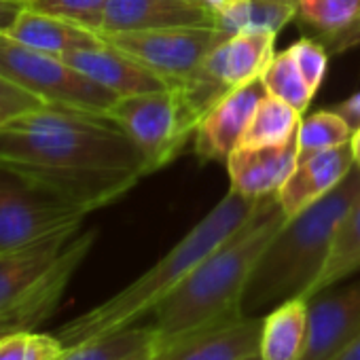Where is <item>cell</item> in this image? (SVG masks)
Returning a JSON list of instances; mask_svg holds the SVG:
<instances>
[{
  "label": "cell",
  "instance_id": "8",
  "mask_svg": "<svg viewBox=\"0 0 360 360\" xmlns=\"http://www.w3.org/2000/svg\"><path fill=\"white\" fill-rule=\"evenodd\" d=\"M85 212L24 180L0 172V250L30 244L53 231L83 225Z\"/></svg>",
  "mask_w": 360,
  "mask_h": 360
},
{
  "label": "cell",
  "instance_id": "33",
  "mask_svg": "<svg viewBox=\"0 0 360 360\" xmlns=\"http://www.w3.org/2000/svg\"><path fill=\"white\" fill-rule=\"evenodd\" d=\"M333 110L345 119V123L352 127V131H356V129L360 127V91H356V94H352L347 100L335 104Z\"/></svg>",
  "mask_w": 360,
  "mask_h": 360
},
{
  "label": "cell",
  "instance_id": "14",
  "mask_svg": "<svg viewBox=\"0 0 360 360\" xmlns=\"http://www.w3.org/2000/svg\"><path fill=\"white\" fill-rule=\"evenodd\" d=\"M297 136L276 146H238L227 159L231 191L255 202L276 195L297 167Z\"/></svg>",
  "mask_w": 360,
  "mask_h": 360
},
{
  "label": "cell",
  "instance_id": "24",
  "mask_svg": "<svg viewBox=\"0 0 360 360\" xmlns=\"http://www.w3.org/2000/svg\"><path fill=\"white\" fill-rule=\"evenodd\" d=\"M301 117L303 115L297 112L292 106H288L286 102L267 94L259 102V106L242 136L240 146L257 148V146L284 144L297 136Z\"/></svg>",
  "mask_w": 360,
  "mask_h": 360
},
{
  "label": "cell",
  "instance_id": "7",
  "mask_svg": "<svg viewBox=\"0 0 360 360\" xmlns=\"http://www.w3.org/2000/svg\"><path fill=\"white\" fill-rule=\"evenodd\" d=\"M110 45L140 62L159 77L165 87H178L204 64L210 51L225 41L214 26H180L146 32H121L104 37Z\"/></svg>",
  "mask_w": 360,
  "mask_h": 360
},
{
  "label": "cell",
  "instance_id": "36",
  "mask_svg": "<svg viewBox=\"0 0 360 360\" xmlns=\"http://www.w3.org/2000/svg\"><path fill=\"white\" fill-rule=\"evenodd\" d=\"M356 45H360V24L341 41V45L337 47V53H343V51H347V49H352V47H356Z\"/></svg>",
  "mask_w": 360,
  "mask_h": 360
},
{
  "label": "cell",
  "instance_id": "15",
  "mask_svg": "<svg viewBox=\"0 0 360 360\" xmlns=\"http://www.w3.org/2000/svg\"><path fill=\"white\" fill-rule=\"evenodd\" d=\"M81 233V225L43 236L30 244L0 250V307L28 292Z\"/></svg>",
  "mask_w": 360,
  "mask_h": 360
},
{
  "label": "cell",
  "instance_id": "38",
  "mask_svg": "<svg viewBox=\"0 0 360 360\" xmlns=\"http://www.w3.org/2000/svg\"><path fill=\"white\" fill-rule=\"evenodd\" d=\"M231 3H236V0H204V5H206V7H210V9H212V13L221 11L223 7H227V5H231Z\"/></svg>",
  "mask_w": 360,
  "mask_h": 360
},
{
  "label": "cell",
  "instance_id": "9",
  "mask_svg": "<svg viewBox=\"0 0 360 360\" xmlns=\"http://www.w3.org/2000/svg\"><path fill=\"white\" fill-rule=\"evenodd\" d=\"M98 238L96 229L81 231L62 252L58 263L22 297L0 307V341L13 333L37 330L60 305L72 276L94 248Z\"/></svg>",
  "mask_w": 360,
  "mask_h": 360
},
{
  "label": "cell",
  "instance_id": "23",
  "mask_svg": "<svg viewBox=\"0 0 360 360\" xmlns=\"http://www.w3.org/2000/svg\"><path fill=\"white\" fill-rule=\"evenodd\" d=\"M360 271V198L358 202L347 210V214L341 219L333 246L328 252V259L305 292V299H311L314 295L335 286L337 282H343L352 274Z\"/></svg>",
  "mask_w": 360,
  "mask_h": 360
},
{
  "label": "cell",
  "instance_id": "5",
  "mask_svg": "<svg viewBox=\"0 0 360 360\" xmlns=\"http://www.w3.org/2000/svg\"><path fill=\"white\" fill-rule=\"evenodd\" d=\"M0 75L37 96L43 104L108 115L119 100L117 94L94 83L66 60L26 47L7 34H0Z\"/></svg>",
  "mask_w": 360,
  "mask_h": 360
},
{
  "label": "cell",
  "instance_id": "16",
  "mask_svg": "<svg viewBox=\"0 0 360 360\" xmlns=\"http://www.w3.org/2000/svg\"><path fill=\"white\" fill-rule=\"evenodd\" d=\"M62 60H66L72 68L83 72L94 83L117 94L119 98L165 89V83L159 77H155L140 62L110 45L104 37L100 43L77 49Z\"/></svg>",
  "mask_w": 360,
  "mask_h": 360
},
{
  "label": "cell",
  "instance_id": "11",
  "mask_svg": "<svg viewBox=\"0 0 360 360\" xmlns=\"http://www.w3.org/2000/svg\"><path fill=\"white\" fill-rule=\"evenodd\" d=\"M307 345L301 360H328L360 335V280L307 299Z\"/></svg>",
  "mask_w": 360,
  "mask_h": 360
},
{
  "label": "cell",
  "instance_id": "2",
  "mask_svg": "<svg viewBox=\"0 0 360 360\" xmlns=\"http://www.w3.org/2000/svg\"><path fill=\"white\" fill-rule=\"evenodd\" d=\"M284 221L278 195L261 200L255 214L155 307L150 326L157 345H172L198 330L244 316L242 301L250 276Z\"/></svg>",
  "mask_w": 360,
  "mask_h": 360
},
{
  "label": "cell",
  "instance_id": "13",
  "mask_svg": "<svg viewBox=\"0 0 360 360\" xmlns=\"http://www.w3.org/2000/svg\"><path fill=\"white\" fill-rule=\"evenodd\" d=\"M180 26H214V13L200 0H108L102 37Z\"/></svg>",
  "mask_w": 360,
  "mask_h": 360
},
{
  "label": "cell",
  "instance_id": "3",
  "mask_svg": "<svg viewBox=\"0 0 360 360\" xmlns=\"http://www.w3.org/2000/svg\"><path fill=\"white\" fill-rule=\"evenodd\" d=\"M259 202L229 189V193L153 267L106 301L62 324L56 330V337L68 349L138 326L146 314H153L155 307L183 284L206 257L225 244L255 214Z\"/></svg>",
  "mask_w": 360,
  "mask_h": 360
},
{
  "label": "cell",
  "instance_id": "20",
  "mask_svg": "<svg viewBox=\"0 0 360 360\" xmlns=\"http://www.w3.org/2000/svg\"><path fill=\"white\" fill-rule=\"evenodd\" d=\"M307 299L292 297L263 316L259 356L261 360H301L307 345Z\"/></svg>",
  "mask_w": 360,
  "mask_h": 360
},
{
  "label": "cell",
  "instance_id": "10",
  "mask_svg": "<svg viewBox=\"0 0 360 360\" xmlns=\"http://www.w3.org/2000/svg\"><path fill=\"white\" fill-rule=\"evenodd\" d=\"M267 96L263 79L257 77L236 89H231L223 100H219L208 115L200 121L193 142L200 161H225L240 146L242 136L259 106Z\"/></svg>",
  "mask_w": 360,
  "mask_h": 360
},
{
  "label": "cell",
  "instance_id": "34",
  "mask_svg": "<svg viewBox=\"0 0 360 360\" xmlns=\"http://www.w3.org/2000/svg\"><path fill=\"white\" fill-rule=\"evenodd\" d=\"M157 352H159L157 339H153V341H148L146 345H142L140 349H136L134 354L125 356L123 360H157Z\"/></svg>",
  "mask_w": 360,
  "mask_h": 360
},
{
  "label": "cell",
  "instance_id": "25",
  "mask_svg": "<svg viewBox=\"0 0 360 360\" xmlns=\"http://www.w3.org/2000/svg\"><path fill=\"white\" fill-rule=\"evenodd\" d=\"M352 127L345 123L341 115L330 110H318L311 115H303L297 131V150L299 161H305L311 155H318L322 150H330L337 146H343L352 140ZM297 161V163H299Z\"/></svg>",
  "mask_w": 360,
  "mask_h": 360
},
{
  "label": "cell",
  "instance_id": "37",
  "mask_svg": "<svg viewBox=\"0 0 360 360\" xmlns=\"http://www.w3.org/2000/svg\"><path fill=\"white\" fill-rule=\"evenodd\" d=\"M349 146H352V155H354V163L360 167V127L352 134V140H349Z\"/></svg>",
  "mask_w": 360,
  "mask_h": 360
},
{
  "label": "cell",
  "instance_id": "1",
  "mask_svg": "<svg viewBox=\"0 0 360 360\" xmlns=\"http://www.w3.org/2000/svg\"><path fill=\"white\" fill-rule=\"evenodd\" d=\"M0 172L85 214L148 176L140 150L112 119L56 104L0 123Z\"/></svg>",
  "mask_w": 360,
  "mask_h": 360
},
{
  "label": "cell",
  "instance_id": "35",
  "mask_svg": "<svg viewBox=\"0 0 360 360\" xmlns=\"http://www.w3.org/2000/svg\"><path fill=\"white\" fill-rule=\"evenodd\" d=\"M328 360H360V335Z\"/></svg>",
  "mask_w": 360,
  "mask_h": 360
},
{
  "label": "cell",
  "instance_id": "26",
  "mask_svg": "<svg viewBox=\"0 0 360 360\" xmlns=\"http://www.w3.org/2000/svg\"><path fill=\"white\" fill-rule=\"evenodd\" d=\"M261 79H263V85H265L269 96L286 102L288 106H292L301 115L307 112L316 94L309 89V85L301 77L292 56L288 53V49L274 56V60L269 62V66L265 68Z\"/></svg>",
  "mask_w": 360,
  "mask_h": 360
},
{
  "label": "cell",
  "instance_id": "6",
  "mask_svg": "<svg viewBox=\"0 0 360 360\" xmlns=\"http://www.w3.org/2000/svg\"><path fill=\"white\" fill-rule=\"evenodd\" d=\"M106 117L136 144L144 159L146 174L169 165L198 129V121L169 87L123 96L112 104Z\"/></svg>",
  "mask_w": 360,
  "mask_h": 360
},
{
  "label": "cell",
  "instance_id": "21",
  "mask_svg": "<svg viewBox=\"0 0 360 360\" xmlns=\"http://www.w3.org/2000/svg\"><path fill=\"white\" fill-rule=\"evenodd\" d=\"M297 15V0H236L214 13V28L223 39L240 32L278 34Z\"/></svg>",
  "mask_w": 360,
  "mask_h": 360
},
{
  "label": "cell",
  "instance_id": "29",
  "mask_svg": "<svg viewBox=\"0 0 360 360\" xmlns=\"http://www.w3.org/2000/svg\"><path fill=\"white\" fill-rule=\"evenodd\" d=\"M64 352L56 333L22 330L0 341V360H60Z\"/></svg>",
  "mask_w": 360,
  "mask_h": 360
},
{
  "label": "cell",
  "instance_id": "27",
  "mask_svg": "<svg viewBox=\"0 0 360 360\" xmlns=\"http://www.w3.org/2000/svg\"><path fill=\"white\" fill-rule=\"evenodd\" d=\"M155 339L153 326H131L106 337H98L75 347H68L60 360H123L142 345Z\"/></svg>",
  "mask_w": 360,
  "mask_h": 360
},
{
  "label": "cell",
  "instance_id": "17",
  "mask_svg": "<svg viewBox=\"0 0 360 360\" xmlns=\"http://www.w3.org/2000/svg\"><path fill=\"white\" fill-rule=\"evenodd\" d=\"M354 165L356 163L349 142L311 155L305 161H299L297 167L286 178V183L276 193L286 219L299 214L301 210H305L307 206L330 193L349 174Z\"/></svg>",
  "mask_w": 360,
  "mask_h": 360
},
{
  "label": "cell",
  "instance_id": "31",
  "mask_svg": "<svg viewBox=\"0 0 360 360\" xmlns=\"http://www.w3.org/2000/svg\"><path fill=\"white\" fill-rule=\"evenodd\" d=\"M39 106H43V102L37 96H32L5 75H0V123L20 117L28 110H34Z\"/></svg>",
  "mask_w": 360,
  "mask_h": 360
},
{
  "label": "cell",
  "instance_id": "32",
  "mask_svg": "<svg viewBox=\"0 0 360 360\" xmlns=\"http://www.w3.org/2000/svg\"><path fill=\"white\" fill-rule=\"evenodd\" d=\"M26 9V0H0V34H9Z\"/></svg>",
  "mask_w": 360,
  "mask_h": 360
},
{
  "label": "cell",
  "instance_id": "22",
  "mask_svg": "<svg viewBox=\"0 0 360 360\" xmlns=\"http://www.w3.org/2000/svg\"><path fill=\"white\" fill-rule=\"evenodd\" d=\"M295 22L335 56L341 41L360 24V0H297Z\"/></svg>",
  "mask_w": 360,
  "mask_h": 360
},
{
  "label": "cell",
  "instance_id": "12",
  "mask_svg": "<svg viewBox=\"0 0 360 360\" xmlns=\"http://www.w3.org/2000/svg\"><path fill=\"white\" fill-rule=\"evenodd\" d=\"M263 316H238L159 347L157 360H248L259 354Z\"/></svg>",
  "mask_w": 360,
  "mask_h": 360
},
{
  "label": "cell",
  "instance_id": "30",
  "mask_svg": "<svg viewBox=\"0 0 360 360\" xmlns=\"http://www.w3.org/2000/svg\"><path fill=\"white\" fill-rule=\"evenodd\" d=\"M288 53L292 56L301 77L305 79V83L309 85V89L316 94L326 77V68H328V49L311 39V37H303L299 39L295 45L288 47Z\"/></svg>",
  "mask_w": 360,
  "mask_h": 360
},
{
  "label": "cell",
  "instance_id": "40",
  "mask_svg": "<svg viewBox=\"0 0 360 360\" xmlns=\"http://www.w3.org/2000/svg\"><path fill=\"white\" fill-rule=\"evenodd\" d=\"M200 3H204V0H200Z\"/></svg>",
  "mask_w": 360,
  "mask_h": 360
},
{
  "label": "cell",
  "instance_id": "19",
  "mask_svg": "<svg viewBox=\"0 0 360 360\" xmlns=\"http://www.w3.org/2000/svg\"><path fill=\"white\" fill-rule=\"evenodd\" d=\"M7 37L15 39L18 43L26 47H32L49 56H58V58H64L77 49L91 47L102 41V34L98 32L85 30L70 22L51 18L47 13H39L30 9L28 5Z\"/></svg>",
  "mask_w": 360,
  "mask_h": 360
},
{
  "label": "cell",
  "instance_id": "39",
  "mask_svg": "<svg viewBox=\"0 0 360 360\" xmlns=\"http://www.w3.org/2000/svg\"><path fill=\"white\" fill-rule=\"evenodd\" d=\"M248 360H261V356L257 354V356H252V358H248Z\"/></svg>",
  "mask_w": 360,
  "mask_h": 360
},
{
  "label": "cell",
  "instance_id": "4",
  "mask_svg": "<svg viewBox=\"0 0 360 360\" xmlns=\"http://www.w3.org/2000/svg\"><path fill=\"white\" fill-rule=\"evenodd\" d=\"M358 198L360 167L354 165L330 193L284 221L250 276L242 301L244 316H261L286 299L305 297L328 259L341 219Z\"/></svg>",
  "mask_w": 360,
  "mask_h": 360
},
{
  "label": "cell",
  "instance_id": "28",
  "mask_svg": "<svg viewBox=\"0 0 360 360\" xmlns=\"http://www.w3.org/2000/svg\"><path fill=\"white\" fill-rule=\"evenodd\" d=\"M26 5L39 13H47L102 34L108 0H26Z\"/></svg>",
  "mask_w": 360,
  "mask_h": 360
},
{
  "label": "cell",
  "instance_id": "18",
  "mask_svg": "<svg viewBox=\"0 0 360 360\" xmlns=\"http://www.w3.org/2000/svg\"><path fill=\"white\" fill-rule=\"evenodd\" d=\"M271 32H240L221 41L204 60V68L229 91L261 77L274 60Z\"/></svg>",
  "mask_w": 360,
  "mask_h": 360
}]
</instances>
